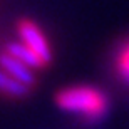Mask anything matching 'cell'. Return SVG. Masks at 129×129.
Returning a JSON list of instances; mask_svg holds the SVG:
<instances>
[{"instance_id": "1", "label": "cell", "mask_w": 129, "mask_h": 129, "mask_svg": "<svg viewBox=\"0 0 129 129\" xmlns=\"http://www.w3.org/2000/svg\"><path fill=\"white\" fill-rule=\"evenodd\" d=\"M54 102L62 112L74 116L86 124L101 122L111 107L109 96L101 87L92 84H72L60 87L54 96Z\"/></svg>"}, {"instance_id": "2", "label": "cell", "mask_w": 129, "mask_h": 129, "mask_svg": "<svg viewBox=\"0 0 129 129\" xmlns=\"http://www.w3.org/2000/svg\"><path fill=\"white\" fill-rule=\"evenodd\" d=\"M5 47L35 72L45 71L54 60L52 44L45 30L35 20L27 17L15 24V39Z\"/></svg>"}, {"instance_id": "3", "label": "cell", "mask_w": 129, "mask_h": 129, "mask_svg": "<svg viewBox=\"0 0 129 129\" xmlns=\"http://www.w3.org/2000/svg\"><path fill=\"white\" fill-rule=\"evenodd\" d=\"M37 86V72L15 57L7 47L0 50V94L10 99H24Z\"/></svg>"}, {"instance_id": "4", "label": "cell", "mask_w": 129, "mask_h": 129, "mask_svg": "<svg viewBox=\"0 0 129 129\" xmlns=\"http://www.w3.org/2000/svg\"><path fill=\"white\" fill-rule=\"evenodd\" d=\"M114 71L121 81L129 87V39L122 42L114 55Z\"/></svg>"}]
</instances>
